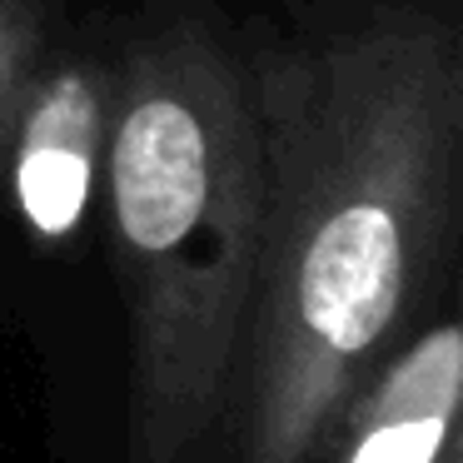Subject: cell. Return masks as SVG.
I'll use <instances>...</instances> for the list:
<instances>
[{
	"label": "cell",
	"instance_id": "cell-6",
	"mask_svg": "<svg viewBox=\"0 0 463 463\" xmlns=\"http://www.w3.org/2000/svg\"><path fill=\"white\" fill-rule=\"evenodd\" d=\"M439 463H463V453H458V443H453V449H449V453H443V458H439Z\"/></svg>",
	"mask_w": 463,
	"mask_h": 463
},
{
	"label": "cell",
	"instance_id": "cell-4",
	"mask_svg": "<svg viewBox=\"0 0 463 463\" xmlns=\"http://www.w3.org/2000/svg\"><path fill=\"white\" fill-rule=\"evenodd\" d=\"M463 389V329L439 319L399 349L369 389H354L329 439L334 463H439L453 449V413Z\"/></svg>",
	"mask_w": 463,
	"mask_h": 463
},
{
	"label": "cell",
	"instance_id": "cell-3",
	"mask_svg": "<svg viewBox=\"0 0 463 463\" xmlns=\"http://www.w3.org/2000/svg\"><path fill=\"white\" fill-rule=\"evenodd\" d=\"M110 130V75L90 61L35 71L5 145V180L21 224L41 244H65L90 214Z\"/></svg>",
	"mask_w": 463,
	"mask_h": 463
},
{
	"label": "cell",
	"instance_id": "cell-1",
	"mask_svg": "<svg viewBox=\"0 0 463 463\" xmlns=\"http://www.w3.org/2000/svg\"><path fill=\"white\" fill-rule=\"evenodd\" d=\"M244 71L264 155L244 463H309L449 260L463 51L443 15L369 11Z\"/></svg>",
	"mask_w": 463,
	"mask_h": 463
},
{
	"label": "cell",
	"instance_id": "cell-2",
	"mask_svg": "<svg viewBox=\"0 0 463 463\" xmlns=\"http://www.w3.org/2000/svg\"><path fill=\"white\" fill-rule=\"evenodd\" d=\"M105 190L130 304V463H175L230 399L264 220L250 71L204 15L125 51Z\"/></svg>",
	"mask_w": 463,
	"mask_h": 463
},
{
	"label": "cell",
	"instance_id": "cell-5",
	"mask_svg": "<svg viewBox=\"0 0 463 463\" xmlns=\"http://www.w3.org/2000/svg\"><path fill=\"white\" fill-rule=\"evenodd\" d=\"M35 61H41V11L31 0H0V170Z\"/></svg>",
	"mask_w": 463,
	"mask_h": 463
}]
</instances>
